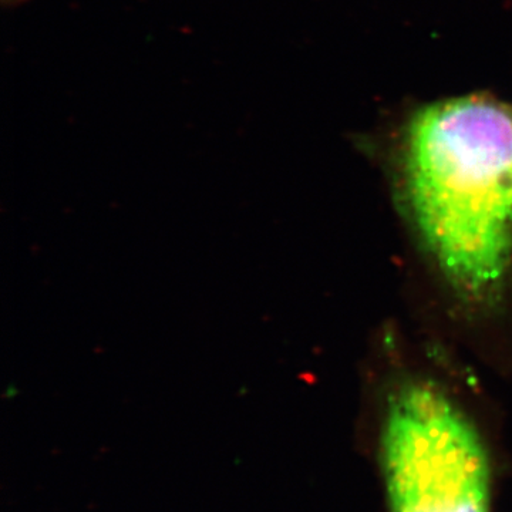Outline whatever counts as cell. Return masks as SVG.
Instances as JSON below:
<instances>
[{"label":"cell","instance_id":"6da1fadb","mask_svg":"<svg viewBox=\"0 0 512 512\" xmlns=\"http://www.w3.org/2000/svg\"><path fill=\"white\" fill-rule=\"evenodd\" d=\"M400 173L410 220L458 298L500 299L512 269V103L468 94L404 124Z\"/></svg>","mask_w":512,"mask_h":512},{"label":"cell","instance_id":"7a4b0ae2","mask_svg":"<svg viewBox=\"0 0 512 512\" xmlns=\"http://www.w3.org/2000/svg\"><path fill=\"white\" fill-rule=\"evenodd\" d=\"M377 457L389 512H491L487 441L431 380H406L389 393Z\"/></svg>","mask_w":512,"mask_h":512},{"label":"cell","instance_id":"3957f363","mask_svg":"<svg viewBox=\"0 0 512 512\" xmlns=\"http://www.w3.org/2000/svg\"><path fill=\"white\" fill-rule=\"evenodd\" d=\"M3 5L9 6V8H15V6L22 5L25 0H2Z\"/></svg>","mask_w":512,"mask_h":512}]
</instances>
